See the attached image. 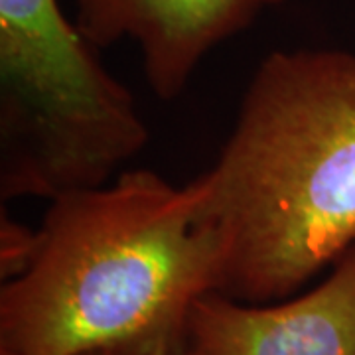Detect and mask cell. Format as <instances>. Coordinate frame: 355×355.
Wrapping results in <instances>:
<instances>
[{"mask_svg":"<svg viewBox=\"0 0 355 355\" xmlns=\"http://www.w3.org/2000/svg\"><path fill=\"white\" fill-rule=\"evenodd\" d=\"M221 253L193 184L123 170L51 200L24 268L0 288V355L182 352Z\"/></svg>","mask_w":355,"mask_h":355,"instance_id":"1","label":"cell"},{"mask_svg":"<svg viewBox=\"0 0 355 355\" xmlns=\"http://www.w3.org/2000/svg\"><path fill=\"white\" fill-rule=\"evenodd\" d=\"M191 184L221 253L217 292L270 304L336 265L355 245L354 51H270Z\"/></svg>","mask_w":355,"mask_h":355,"instance_id":"2","label":"cell"},{"mask_svg":"<svg viewBox=\"0 0 355 355\" xmlns=\"http://www.w3.org/2000/svg\"><path fill=\"white\" fill-rule=\"evenodd\" d=\"M182 355H355V245L294 298L247 304L205 292L191 306Z\"/></svg>","mask_w":355,"mask_h":355,"instance_id":"3","label":"cell"},{"mask_svg":"<svg viewBox=\"0 0 355 355\" xmlns=\"http://www.w3.org/2000/svg\"><path fill=\"white\" fill-rule=\"evenodd\" d=\"M286 0H76V26L97 50L130 40L162 101L182 95L202 62Z\"/></svg>","mask_w":355,"mask_h":355,"instance_id":"4","label":"cell"},{"mask_svg":"<svg viewBox=\"0 0 355 355\" xmlns=\"http://www.w3.org/2000/svg\"><path fill=\"white\" fill-rule=\"evenodd\" d=\"M83 355H130V354H121V352H91V354ZM150 355H182V352H160V354H150Z\"/></svg>","mask_w":355,"mask_h":355,"instance_id":"5","label":"cell"}]
</instances>
